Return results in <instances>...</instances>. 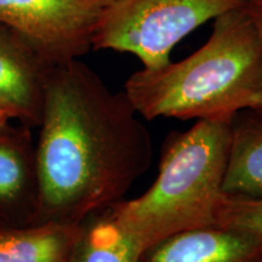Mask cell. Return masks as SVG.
<instances>
[{
  "label": "cell",
  "instance_id": "obj_2",
  "mask_svg": "<svg viewBox=\"0 0 262 262\" xmlns=\"http://www.w3.org/2000/svg\"><path fill=\"white\" fill-rule=\"evenodd\" d=\"M261 86V41L243 5L216 17L208 41L188 57L131 74L124 93L147 120H211L257 108Z\"/></svg>",
  "mask_w": 262,
  "mask_h": 262
},
{
  "label": "cell",
  "instance_id": "obj_10",
  "mask_svg": "<svg viewBox=\"0 0 262 262\" xmlns=\"http://www.w3.org/2000/svg\"><path fill=\"white\" fill-rule=\"evenodd\" d=\"M79 225L0 222V262H68Z\"/></svg>",
  "mask_w": 262,
  "mask_h": 262
},
{
  "label": "cell",
  "instance_id": "obj_6",
  "mask_svg": "<svg viewBox=\"0 0 262 262\" xmlns=\"http://www.w3.org/2000/svg\"><path fill=\"white\" fill-rule=\"evenodd\" d=\"M52 67L27 39L0 22V104L12 119L39 126Z\"/></svg>",
  "mask_w": 262,
  "mask_h": 262
},
{
  "label": "cell",
  "instance_id": "obj_12",
  "mask_svg": "<svg viewBox=\"0 0 262 262\" xmlns=\"http://www.w3.org/2000/svg\"><path fill=\"white\" fill-rule=\"evenodd\" d=\"M216 226L262 237V199L222 194L216 210Z\"/></svg>",
  "mask_w": 262,
  "mask_h": 262
},
{
  "label": "cell",
  "instance_id": "obj_3",
  "mask_svg": "<svg viewBox=\"0 0 262 262\" xmlns=\"http://www.w3.org/2000/svg\"><path fill=\"white\" fill-rule=\"evenodd\" d=\"M231 122L196 120L191 129L170 134L153 185L137 198L108 208L118 226L143 251L173 234L216 226Z\"/></svg>",
  "mask_w": 262,
  "mask_h": 262
},
{
  "label": "cell",
  "instance_id": "obj_9",
  "mask_svg": "<svg viewBox=\"0 0 262 262\" xmlns=\"http://www.w3.org/2000/svg\"><path fill=\"white\" fill-rule=\"evenodd\" d=\"M222 192L262 199V110L248 108L232 118Z\"/></svg>",
  "mask_w": 262,
  "mask_h": 262
},
{
  "label": "cell",
  "instance_id": "obj_1",
  "mask_svg": "<svg viewBox=\"0 0 262 262\" xmlns=\"http://www.w3.org/2000/svg\"><path fill=\"white\" fill-rule=\"evenodd\" d=\"M38 129L33 224H81L124 201L152 164V136L125 93L79 58L51 68Z\"/></svg>",
  "mask_w": 262,
  "mask_h": 262
},
{
  "label": "cell",
  "instance_id": "obj_13",
  "mask_svg": "<svg viewBox=\"0 0 262 262\" xmlns=\"http://www.w3.org/2000/svg\"><path fill=\"white\" fill-rule=\"evenodd\" d=\"M250 9L251 16H253L255 25H256L258 37H260L261 41V48H262V6H250L248 5ZM257 110H262V86H261V95H260V102H258Z\"/></svg>",
  "mask_w": 262,
  "mask_h": 262
},
{
  "label": "cell",
  "instance_id": "obj_5",
  "mask_svg": "<svg viewBox=\"0 0 262 262\" xmlns=\"http://www.w3.org/2000/svg\"><path fill=\"white\" fill-rule=\"evenodd\" d=\"M112 0H0V22L27 39L51 66L93 49L101 16Z\"/></svg>",
  "mask_w": 262,
  "mask_h": 262
},
{
  "label": "cell",
  "instance_id": "obj_15",
  "mask_svg": "<svg viewBox=\"0 0 262 262\" xmlns=\"http://www.w3.org/2000/svg\"><path fill=\"white\" fill-rule=\"evenodd\" d=\"M243 2L250 6H262V0H243Z\"/></svg>",
  "mask_w": 262,
  "mask_h": 262
},
{
  "label": "cell",
  "instance_id": "obj_7",
  "mask_svg": "<svg viewBox=\"0 0 262 262\" xmlns=\"http://www.w3.org/2000/svg\"><path fill=\"white\" fill-rule=\"evenodd\" d=\"M39 203L35 143L26 125L0 129V222H34Z\"/></svg>",
  "mask_w": 262,
  "mask_h": 262
},
{
  "label": "cell",
  "instance_id": "obj_11",
  "mask_svg": "<svg viewBox=\"0 0 262 262\" xmlns=\"http://www.w3.org/2000/svg\"><path fill=\"white\" fill-rule=\"evenodd\" d=\"M143 254L106 209L81 222L68 262H141Z\"/></svg>",
  "mask_w": 262,
  "mask_h": 262
},
{
  "label": "cell",
  "instance_id": "obj_8",
  "mask_svg": "<svg viewBox=\"0 0 262 262\" xmlns=\"http://www.w3.org/2000/svg\"><path fill=\"white\" fill-rule=\"evenodd\" d=\"M141 262H262V237L220 226L189 229L147 249Z\"/></svg>",
  "mask_w": 262,
  "mask_h": 262
},
{
  "label": "cell",
  "instance_id": "obj_14",
  "mask_svg": "<svg viewBox=\"0 0 262 262\" xmlns=\"http://www.w3.org/2000/svg\"><path fill=\"white\" fill-rule=\"evenodd\" d=\"M11 120H12L11 114H10L5 108L0 104V129H2V127L8 126Z\"/></svg>",
  "mask_w": 262,
  "mask_h": 262
},
{
  "label": "cell",
  "instance_id": "obj_4",
  "mask_svg": "<svg viewBox=\"0 0 262 262\" xmlns=\"http://www.w3.org/2000/svg\"><path fill=\"white\" fill-rule=\"evenodd\" d=\"M247 5L243 0H112L98 21L95 50L129 52L143 68L156 70L189 33L229 10Z\"/></svg>",
  "mask_w": 262,
  "mask_h": 262
}]
</instances>
